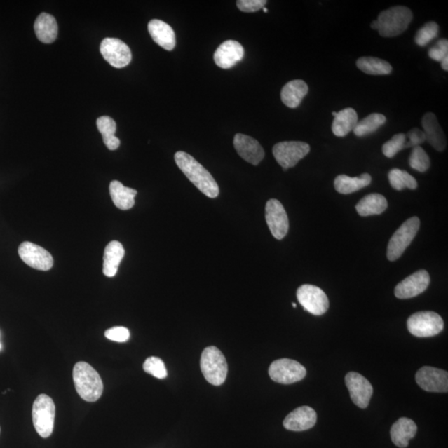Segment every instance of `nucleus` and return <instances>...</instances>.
<instances>
[{
	"label": "nucleus",
	"mask_w": 448,
	"mask_h": 448,
	"mask_svg": "<svg viewBox=\"0 0 448 448\" xmlns=\"http://www.w3.org/2000/svg\"><path fill=\"white\" fill-rule=\"evenodd\" d=\"M176 165L186 176L194 186L205 194L215 198L219 196V187L215 179L205 167L184 151H178L175 155Z\"/></svg>",
	"instance_id": "1"
},
{
	"label": "nucleus",
	"mask_w": 448,
	"mask_h": 448,
	"mask_svg": "<svg viewBox=\"0 0 448 448\" xmlns=\"http://www.w3.org/2000/svg\"><path fill=\"white\" fill-rule=\"evenodd\" d=\"M76 392L83 400L96 402L103 393V383L96 369L86 362L76 363L72 372Z\"/></svg>",
	"instance_id": "2"
},
{
	"label": "nucleus",
	"mask_w": 448,
	"mask_h": 448,
	"mask_svg": "<svg viewBox=\"0 0 448 448\" xmlns=\"http://www.w3.org/2000/svg\"><path fill=\"white\" fill-rule=\"evenodd\" d=\"M413 20V13L405 6H395L383 11L378 17V31L384 38L400 35Z\"/></svg>",
	"instance_id": "3"
},
{
	"label": "nucleus",
	"mask_w": 448,
	"mask_h": 448,
	"mask_svg": "<svg viewBox=\"0 0 448 448\" xmlns=\"http://www.w3.org/2000/svg\"><path fill=\"white\" fill-rule=\"evenodd\" d=\"M201 368L208 382L219 386L225 382L228 374V364L223 353L215 346L203 350L201 360Z\"/></svg>",
	"instance_id": "4"
},
{
	"label": "nucleus",
	"mask_w": 448,
	"mask_h": 448,
	"mask_svg": "<svg viewBox=\"0 0 448 448\" xmlns=\"http://www.w3.org/2000/svg\"><path fill=\"white\" fill-rule=\"evenodd\" d=\"M55 414V405L52 398L43 393L36 398L32 416H33L34 426L40 437L48 438L52 435Z\"/></svg>",
	"instance_id": "5"
},
{
	"label": "nucleus",
	"mask_w": 448,
	"mask_h": 448,
	"mask_svg": "<svg viewBox=\"0 0 448 448\" xmlns=\"http://www.w3.org/2000/svg\"><path fill=\"white\" fill-rule=\"evenodd\" d=\"M409 332L419 338L435 337L444 328V321L433 311H419L407 321Z\"/></svg>",
	"instance_id": "6"
},
{
	"label": "nucleus",
	"mask_w": 448,
	"mask_h": 448,
	"mask_svg": "<svg viewBox=\"0 0 448 448\" xmlns=\"http://www.w3.org/2000/svg\"><path fill=\"white\" fill-rule=\"evenodd\" d=\"M420 220L418 217L405 221L389 240L387 257L389 261H395L402 255L419 232Z\"/></svg>",
	"instance_id": "7"
},
{
	"label": "nucleus",
	"mask_w": 448,
	"mask_h": 448,
	"mask_svg": "<svg viewBox=\"0 0 448 448\" xmlns=\"http://www.w3.org/2000/svg\"><path fill=\"white\" fill-rule=\"evenodd\" d=\"M269 376L274 382L292 384L306 377V369L299 362L290 359H280L271 364Z\"/></svg>",
	"instance_id": "8"
},
{
	"label": "nucleus",
	"mask_w": 448,
	"mask_h": 448,
	"mask_svg": "<svg viewBox=\"0 0 448 448\" xmlns=\"http://www.w3.org/2000/svg\"><path fill=\"white\" fill-rule=\"evenodd\" d=\"M311 147L301 142H283L276 144L273 149V156L283 169L287 170L308 155Z\"/></svg>",
	"instance_id": "9"
},
{
	"label": "nucleus",
	"mask_w": 448,
	"mask_h": 448,
	"mask_svg": "<svg viewBox=\"0 0 448 448\" xmlns=\"http://www.w3.org/2000/svg\"><path fill=\"white\" fill-rule=\"evenodd\" d=\"M297 300L306 311L314 315H323L329 308V300L325 293L313 285H302L297 292Z\"/></svg>",
	"instance_id": "10"
},
{
	"label": "nucleus",
	"mask_w": 448,
	"mask_h": 448,
	"mask_svg": "<svg viewBox=\"0 0 448 448\" xmlns=\"http://www.w3.org/2000/svg\"><path fill=\"white\" fill-rule=\"evenodd\" d=\"M100 51L102 55L110 65L116 69H122L129 65L133 60V54L130 48L123 41L114 38L103 39Z\"/></svg>",
	"instance_id": "11"
},
{
	"label": "nucleus",
	"mask_w": 448,
	"mask_h": 448,
	"mask_svg": "<svg viewBox=\"0 0 448 448\" xmlns=\"http://www.w3.org/2000/svg\"><path fill=\"white\" fill-rule=\"evenodd\" d=\"M266 221L275 238L282 240L288 233L289 220L286 210L278 199L271 198L266 205Z\"/></svg>",
	"instance_id": "12"
},
{
	"label": "nucleus",
	"mask_w": 448,
	"mask_h": 448,
	"mask_svg": "<svg viewBox=\"0 0 448 448\" xmlns=\"http://www.w3.org/2000/svg\"><path fill=\"white\" fill-rule=\"evenodd\" d=\"M345 380L353 402L360 409L367 408L373 395L372 384L363 375L355 372L348 373Z\"/></svg>",
	"instance_id": "13"
},
{
	"label": "nucleus",
	"mask_w": 448,
	"mask_h": 448,
	"mask_svg": "<svg viewBox=\"0 0 448 448\" xmlns=\"http://www.w3.org/2000/svg\"><path fill=\"white\" fill-rule=\"evenodd\" d=\"M20 259L31 268L48 271L53 268V259L46 249L30 242H25L19 247Z\"/></svg>",
	"instance_id": "14"
},
{
	"label": "nucleus",
	"mask_w": 448,
	"mask_h": 448,
	"mask_svg": "<svg viewBox=\"0 0 448 448\" xmlns=\"http://www.w3.org/2000/svg\"><path fill=\"white\" fill-rule=\"evenodd\" d=\"M416 382L423 391L433 393H447L448 374L440 369L425 366L416 374Z\"/></svg>",
	"instance_id": "15"
},
{
	"label": "nucleus",
	"mask_w": 448,
	"mask_h": 448,
	"mask_svg": "<svg viewBox=\"0 0 448 448\" xmlns=\"http://www.w3.org/2000/svg\"><path fill=\"white\" fill-rule=\"evenodd\" d=\"M429 284L428 271L419 270L397 285L395 295L398 299L413 298L426 291Z\"/></svg>",
	"instance_id": "16"
},
{
	"label": "nucleus",
	"mask_w": 448,
	"mask_h": 448,
	"mask_svg": "<svg viewBox=\"0 0 448 448\" xmlns=\"http://www.w3.org/2000/svg\"><path fill=\"white\" fill-rule=\"evenodd\" d=\"M235 149L238 155L253 165H259L264 160V148L257 140L243 134H237L233 139Z\"/></svg>",
	"instance_id": "17"
},
{
	"label": "nucleus",
	"mask_w": 448,
	"mask_h": 448,
	"mask_svg": "<svg viewBox=\"0 0 448 448\" xmlns=\"http://www.w3.org/2000/svg\"><path fill=\"white\" fill-rule=\"evenodd\" d=\"M316 421V412L309 406H302L287 416L283 421V426L290 431L302 432L313 428Z\"/></svg>",
	"instance_id": "18"
},
{
	"label": "nucleus",
	"mask_w": 448,
	"mask_h": 448,
	"mask_svg": "<svg viewBox=\"0 0 448 448\" xmlns=\"http://www.w3.org/2000/svg\"><path fill=\"white\" fill-rule=\"evenodd\" d=\"M244 57V48L237 41L228 40L216 50L214 60L216 65L223 69H229L236 65Z\"/></svg>",
	"instance_id": "19"
},
{
	"label": "nucleus",
	"mask_w": 448,
	"mask_h": 448,
	"mask_svg": "<svg viewBox=\"0 0 448 448\" xmlns=\"http://www.w3.org/2000/svg\"><path fill=\"white\" fill-rule=\"evenodd\" d=\"M423 133L426 140L437 151H443L447 147V139L437 116L432 112L425 114L422 120Z\"/></svg>",
	"instance_id": "20"
},
{
	"label": "nucleus",
	"mask_w": 448,
	"mask_h": 448,
	"mask_svg": "<svg viewBox=\"0 0 448 448\" xmlns=\"http://www.w3.org/2000/svg\"><path fill=\"white\" fill-rule=\"evenodd\" d=\"M148 31L155 43L167 51H172L176 45L175 34L173 29L159 20H153L148 24Z\"/></svg>",
	"instance_id": "21"
},
{
	"label": "nucleus",
	"mask_w": 448,
	"mask_h": 448,
	"mask_svg": "<svg viewBox=\"0 0 448 448\" xmlns=\"http://www.w3.org/2000/svg\"><path fill=\"white\" fill-rule=\"evenodd\" d=\"M418 432L414 421L408 418H401L393 423L391 430V440L393 444L400 448L409 446V442Z\"/></svg>",
	"instance_id": "22"
},
{
	"label": "nucleus",
	"mask_w": 448,
	"mask_h": 448,
	"mask_svg": "<svg viewBox=\"0 0 448 448\" xmlns=\"http://www.w3.org/2000/svg\"><path fill=\"white\" fill-rule=\"evenodd\" d=\"M308 86L302 80H293L284 86L280 98L285 106L295 108L301 105L303 98L308 93Z\"/></svg>",
	"instance_id": "23"
},
{
	"label": "nucleus",
	"mask_w": 448,
	"mask_h": 448,
	"mask_svg": "<svg viewBox=\"0 0 448 448\" xmlns=\"http://www.w3.org/2000/svg\"><path fill=\"white\" fill-rule=\"evenodd\" d=\"M124 256L125 249L120 242L112 241L108 243L104 252L103 273L108 278L114 277Z\"/></svg>",
	"instance_id": "24"
},
{
	"label": "nucleus",
	"mask_w": 448,
	"mask_h": 448,
	"mask_svg": "<svg viewBox=\"0 0 448 448\" xmlns=\"http://www.w3.org/2000/svg\"><path fill=\"white\" fill-rule=\"evenodd\" d=\"M34 31L40 42L53 43L58 34L55 18L47 13H41L34 22Z\"/></svg>",
	"instance_id": "25"
},
{
	"label": "nucleus",
	"mask_w": 448,
	"mask_h": 448,
	"mask_svg": "<svg viewBox=\"0 0 448 448\" xmlns=\"http://www.w3.org/2000/svg\"><path fill=\"white\" fill-rule=\"evenodd\" d=\"M358 123V114L353 108H346L337 112L334 116L332 129L336 137H345L351 131L354 130Z\"/></svg>",
	"instance_id": "26"
},
{
	"label": "nucleus",
	"mask_w": 448,
	"mask_h": 448,
	"mask_svg": "<svg viewBox=\"0 0 448 448\" xmlns=\"http://www.w3.org/2000/svg\"><path fill=\"white\" fill-rule=\"evenodd\" d=\"M109 189L112 201L118 209L128 210L135 205L137 190L125 187L117 180L112 181Z\"/></svg>",
	"instance_id": "27"
},
{
	"label": "nucleus",
	"mask_w": 448,
	"mask_h": 448,
	"mask_svg": "<svg viewBox=\"0 0 448 448\" xmlns=\"http://www.w3.org/2000/svg\"><path fill=\"white\" fill-rule=\"evenodd\" d=\"M355 208L362 217L379 215L387 210L388 202L381 194H371L362 198Z\"/></svg>",
	"instance_id": "28"
},
{
	"label": "nucleus",
	"mask_w": 448,
	"mask_h": 448,
	"mask_svg": "<svg viewBox=\"0 0 448 448\" xmlns=\"http://www.w3.org/2000/svg\"><path fill=\"white\" fill-rule=\"evenodd\" d=\"M372 178L369 174H363L358 177H350V176L338 175L334 179V189L339 194H350L361 189L367 187L370 184Z\"/></svg>",
	"instance_id": "29"
},
{
	"label": "nucleus",
	"mask_w": 448,
	"mask_h": 448,
	"mask_svg": "<svg viewBox=\"0 0 448 448\" xmlns=\"http://www.w3.org/2000/svg\"><path fill=\"white\" fill-rule=\"evenodd\" d=\"M97 128L102 135V139L106 147L115 151L120 147V140L115 135L116 133V123L110 116H101L97 121Z\"/></svg>",
	"instance_id": "30"
},
{
	"label": "nucleus",
	"mask_w": 448,
	"mask_h": 448,
	"mask_svg": "<svg viewBox=\"0 0 448 448\" xmlns=\"http://www.w3.org/2000/svg\"><path fill=\"white\" fill-rule=\"evenodd\" d=\"M358 69L370 75L391 74L393 67L387 61L374 57H362L356 62Z\"/></svg>",
	"instance_id": "31"
},
{
	"label": "nucleus",
	"mask_w": 448,
	"mask_h": 448,
	"mask_svg": "<svg viewBox=\"0 0 448 448\" xmlns=\"http://www.w3.org/2000/svg\"><path fill=\"white\" fill-rule=\"evenodd\" d=\"M386 117L379 113H373V114L369 115L365 117V119L358 121L355 128L354 129V133L356 137H366L371 133H375L380 126L386 124Z\"/></svg>",
	"instance_id": "32"
},
{
	"label": "nucleus",
	"mask_w": 448,
	"mask_h": 448,
	"mask_svg": "<svg viewBox=\"0 0 448 448\" xmlns=\"http://www.w3.org/2000/svg\"><path fill=\"white\" fill-rule=\"evenodd\" d=\"M389 183L393 189L398 190L405 188L415 189L418 188V182L408 172L400 169H393L388 173Z\"/></svg>",
	"instance_id": "33"
},
{
	"label": "nucleus",
	"mask_w": 448,
	"mask_h": 448,
	"mask_svg": "<svg viewBox=\"0 0 448 448\" xmlns=\"http://www.w3.org/2000/svg\"><path fill=\"white\" fill-rule=\"evenodd\" d=\"M431 165L429 156L422 147H416L412 149L409 157V165L412 169L421 172H426Z\"/></svg>",
	"instance_id": "34"
},
{
	"label": "nucleus",
	"mask_w": 448,
	"mask_h": 448,
	"mask_svg": "<svg viewBox=\"0 0 448 448\" xmlns=\"http://www.w3.org/2000/svg\"><path fill=\"white\" fill-rule=\"evenodd\" d=\"M439 33V26L435 22H428L415 35V43L420 47H425L436 39Z\"/></svg>",
	"instance_id": "35"
},
{
	"label": "nucleus",
	"mask_w": 448,
	"mask_h": 448,
	"mask_svg": "<svg viewBox=\"0 0 448 448\" xmlns=\"http://www.w3.org/2000/svg\"><path fill=\"white\" fill-rule=\"evenodd\" d=\"M407 142L406 135L400 133L393 135L391 140L383 144L382 151L384 156L393 158L397 154L405 149Z\"/></svg>",
	"instance_id": "36"
},
{
	"label": "nucleus",
	"mask_w": 448,
	"mask_h": 448,
	"mask_svg": "<svg viewBox=\"0 0 448 448\" xmlns=\"http://www.w3.org/2000/svg\"><path fill=\"white\" fill-rule=\"evenodd\" d=\"M143 369L147 373L157 379H165L168 375L164 362L158 357H149L144 361Z\"/></svg>",
	"instance_id": "37"
},
{
	"label": "nucleus",
	"mask_w": 448,
	"mask_h": 448,
	"mask_svg": "<svg viewBox=\"0 0 448 448\" xmlns=\"http://www.w3.org/2000/svg\"><path fill=\"white\" fill-rule=\"evenodd\" d=\"M429 57L437 62H442L448 57V41L442 39L438 41L428 52Z\"/></svg>",
	"instance_id": "38"
},
{
	"label": "nucleus",
	"mask_w": 448,
	"mask_h": 448,
	"mask_svg": "<svg viewBox=\"0 0 448 448\" xmlns=\"http://www.w3.org/2000/svg\"><path fill=\"white\" fill-rule=\"evenodd\" d=\"M130 332L128 328L116 327L108 329L105 332V337L110 341L116 342H125L130 339Z\"/></svg>",
	"instance_id": "39"
},
{
	"label": "nucleus",
	"mask_w": 448,
	"mask_h": 448,
	"mask_svg": "<svg viewBox=\"0 0 448 448\" xmlns=\"http://www.w3.org/2000/svg\"><path fill=\"white\" fill-rule=\"evenodd\" d=\"M266 0H239L237 6L244 13H254L264 8L266 4Z\"/></svg>",
	"instance_id": "40"
},
{
	"label": "nucleus",
	"mask_w": 448,
	"mask_h": 448,
	"mask_svg": "<svg viewBox=\"0 0 448 448\" xmlns=\"http://www.w3.org/2000/svg\"><path fill=\"white\" fill-rule=\"evenodd\" d=\"M406 138L409 139V140L406 142L405 149L419 147V144H423L426 140L423 131L418 128L410 130L408 134L406 135Z\"/></svg>",
	"instance_id": "41"
},
{
	"label": "nucleus",
	"mask_w": 448,
	"mask_h": 448,
	"mask_svg": "<svg viewBox=\"0 0 448 448\" xmlns=\"http://www.w3.org/2000/svg\"><path fill=\"white\" fill-rule=\"evenodd\" d=\"M442 67L443 70L448 71V57H445L442 62Z\"/></svg>",
	"instance_id": "42"
},
{
	"label": "nucleus",
	"mask_w": 448,
	"mask_h": 448,
	"mask_svg": "<svg viewBox=\"0 0 448 448\" xmlns=\"http://www.w3.org/2000/svg\"><path fill=\"white\" fill-rule=\"evenodd\" d=\"M370 27H371V28H372L374 30H378V22H377V20H374V22H371Z\"/></svg>",
	"instance_id": "43"
},
{
	"label": "nucleus",
	"mask_w": 448,
	"mask_h": 448,
	"mask_svg": "<svg viewBox=\"0 0 448 448\" xmlns=\"http://www.w3.org/2000/svg\"><path fill=\"white\" fill-rule=\"evenodd\" d=\"M262 10H264V13H268L269 12L268 11V8H262Z\"/></svg>",
	"instance_id": "44"
},
{
	"label": "nucleus",
	"mask_w": 448,
	"mask_h": 448,
	"mask_svg": "<svg viewBox=\"0 0 448 448\" xmlns=\"http://www.w3.org/2000/svg\"><path fill=\"white\" fill-rule=\"evenodd\" d=\"M337 115V111H333L332 112V116H336Z\"/></svg>",
	"instance_id": "45"
},
{
	"label": "nucleus",
	"mask_w": 448,
	"mask_h": 448,
	"mask_svg": "<svg viewBox=\"0 0 448 448\" xmlns=\"http://www.w3.org/2000/svg\"><path fill=\"white\" fill-rule=\"evenodd\" d=\"M292 306L294 307V308H296L297 307L296 303H292Z\"/></svg>",
	"instance_id": "46"
},
{
	"label": "nucleus",
	"mask_w": 448,
	"mask_h": 448,
	"mask_svg": "<svg viewBox=\"0 0 448 448\" xmlns=\"http://www.w3.org/2000/svg\"><path fill=\"white\" fill-rule=\"evenodd\" d=\"M1 348H2L1 344H0V350H1Z\"/></svg>",
	"instance_id": "47"
}]
</instances>
